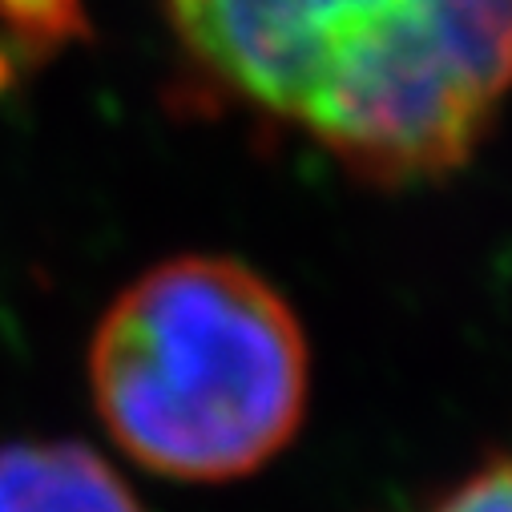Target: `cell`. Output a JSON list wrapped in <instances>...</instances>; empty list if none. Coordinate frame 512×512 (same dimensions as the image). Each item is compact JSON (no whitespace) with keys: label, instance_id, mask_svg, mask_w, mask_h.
Listing matches in <instances>:
<instances>
[{"label":"cell","instance_id":"7a4b0ae2","mask_svg":"<svg viewBox=\"0 0 512 512\" xmlns=\"http://www.w3.org/2000/svg\"><path fill=\"white\" fill-rule=\"evenodd\" d=\"M109 440L154 476L222 484L303 424L311 355L287 299L234 259H170L125 287L89 347Z\"/></svg>","mask_w":512,"mask_h":512},{"label":"cell","instance_id":"6da1fadb","mask_svg":"<svg viewBox=\"0 0 512 512\" xmlns=\"http://www.w3.org/2000/svg\"><path fill=\"white\" fill-rule=\"evenodd\" d=\"M186 49L371 182L464 166L512 89V0H166Z\"/></svg>","mask_w":512,"mask_h":512},{"label":"cell","instance_id":"277c9868","mask_svg":"<svg viewBox=\"0 0 512 512\" xmlns=\"http://www.w3.org/2000/svg\"><path fill=\"white\" fill-rule=\"evenodd\" d=\"M0 29L29 61H45L89 33L85 0H0Z\"/></svg>","mask_w":512,"mask_h":512},{"label":"cell","instance_id":"5b68a950","mask_svg":"<svg viewBox=\"0 0 512 512\" xmlns=\"http://www.w3.org/2000/svg\"><path fill=\"white\" fill-rule=\"evenodd\" d=\"M432 512H512V460L476 472Z\"/></svg>","mask_w":512,"mask_h":512},{"label":"cell","instance_id":"3957f363","mask_svg":"<svg viewBox=\"0 0 512 512\" xmlns=\"http://www.w3.org/2000/svg\"><path fill=\"white\" fill-rule=\"evenodd\" d=\"M0 512H142L121 476L81 444L0 448Z\"/></svg>","mask_w":512,"mask_h":512},{"label":"cell","instance_id":"8992f818","mask_svg":"<svg viewBox=\"0 0 512 512\" xmlns=\"http://www.w3.org/2000/svg\"><path fill=\"white\" fill-rule=\"evenodd\" d=\"M5 65H9V61H5V57H0V81H5V73H9V69H5Z\"/></svg>","mask_w":512,"mask_h":512}]
</instances>
